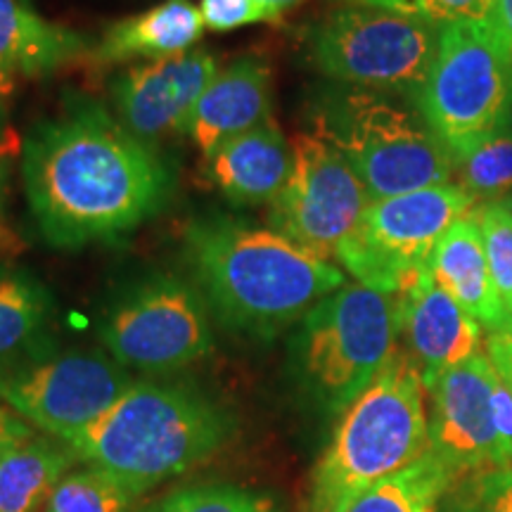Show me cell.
Masks as SVG:
<instances>
[{
	"instance_id": "6da1fadb",
	"label": "cell",
	"mask_w": 512,
	"mask_h": 512,
	"mask_svg": "<svg viewBox=\"0 0 512 512\" xmlns=\"http://www.w3.org/2000/svg\"><path fill=\"white\" fill-rule=\"evenodd\" d=\"M22 181L38 233L50 247L112 242L157 216L174 192V169L105 105L67 95L22 145Z\"/></svg>"
},
{
	"instance_id": "7a4b0ae2",
	"label": "cell",
	"mask_w": 512,
	"mask_h": 512,
	"mask_svg": "<svg viewBox=\"0 0 512 512\" xmlns=\"http://www.w3.org/2000/svg\"><path fill=\"white\" fill-rule=\"evenodd\" d=\"M192 285L223 328L268 342L344 285V273L271 228L202 216L185 228Z\"/></svg>"
},
{
	"instance_id": "3957f363",
	"label": "cell",
	"mask_w": 512,
	"mask_h": 512,
	"mask_svg": "<svg viewBox=\"0 0 512 512\" xmlns=\"http://www.w3.org/2000/svg\"><path fill=\"white\" fill-rule=\"evenodd\" d=\"M235 432L233 415L185 382L140 380L69 448L143 491L207 463Z\"/></svg>"
},
{
	"instance_id": "277c9868",
	"label": "cell",
	"mask_w": 512,
	"mask_h": 512,
	"mask_svg": "<svg viewBox=\"0 0 512 512\" xmlns=\"http://www.w3.org/2000/svg\"><path fill=\"white\" fill-rule=\"evenodd\" d=\"M425 382L406 349L351 403L309 479L304 512H347L370 486L430 451Z\"/></svg>"
},
{
	"instance_id": "5b68a950",
	"label": "cell",
	"mask_w": 512,
	"mask_h": 512,
	"mask_svg": "<svg viewBox=\"0 0 512 512\" xmlns=\"http://www.w3.org/2000/svg\"><path fill=\"white\" fill-rule=\"evenodd\" d=\"M313 128L342 150L373 202L446 185L456 174L451 152L401 95L337 83L316 98Z\"/></svg>"
},
{
	"instance_id": "8992f818",
	"label": "cell",
	"mask_w": 512,
	"mask_h": 512,
	"mask_svg": "<svg viewBox=\"0 0 512 512\" xmlns=\"http://www.w3.org/2000/svg\"><path fill=\"white\" fill-rule=\"evenodd\" d=\"M399 297L342 285L299 320L290 354L304 394L339 415L368 389L399 349Z\"/></svg>"
},
{
	"instance_id": "52a82bcc",
	"label": "cell",
	"mask_w": 512,
	"mask_h": 512,
	"mask_svg": "<svg viewBox=\"0 0 512 512\" xmlns=\"http://www.w3.org/2000/svg\"><path fill=\"white\" fill-rule=\"evenodd\" d=\"M415 105L456 164L508 126L512 53L494 19L439 29L437 57Z\"/></svg>"
},
{
	"instance_id": "ba28073f",
	"label": "cell",
	"mask_w": 512,
	"mask_h": 512,
	"mask_svg": "<svg viewBox=\"0 0 512 512\" xmlns=\"http://www.w3.org/2000/svg\"><path fill=\"white\" fill-rule=\"evenodd\" d=\"M439 29L399 12L344 5L311 29L309 53L335 83L415 100L432 72Z\"/></svg>"
},
{
	"instance_id": "9c48e42d",
	"label": "cell",
	"mask_w": 512,
	"mask_h": 512,
	"mask_svg": "<svg viewBox=\"0 0 512 512\" xmlns=\"http://www.w3.org/2000/svg\"><path fill=\"white\" fill-rule=\"evenodd\" d=\"M475 207V200L453 183L373 202L339 245L335 259L356 283L401 294L430 271V259L446 230Z\"/></svg>"
},
{
	"instance_id": "30bf717a",
	"label": "cell",
	"mask_w": 512,
	"mask_h": 512,
	"mask_svg": "<svg viewBox=\"0 0 512 512\" xmlns=\"http://www.w3.org/2000/svg\"><path fill=\"white\" fill-rule=\"evenodd\" d=\"M100 339L119 366L147 375L176 373L214 349L200 290L169 273L126 285L100 320Z\"/></svg>"
},
{
	"instance_id": "8fae6325",
	"label": "cell",
	"mask_w": 512,
	"mask_h": 512,
	"mask_svg": "<svg viewBox=\"0 0 512 512\" xmlns=\"http://www.w3.org/2000/svg\"><path fill=\"white\" fill-rule=\"evenodd\" d=\"M373 200L335 143L311 128L292 143V171L268 207V228L330 261Z\"/></svg>"
},
{
	"instance_id": "7c38bea8",
	"label": "cell",
	"mask_w": 512,
	"mask_h": 512,
	"mask_svg": "<svg viewBox=\"0 0 512 512\" xmlns=\"http://www.w3.org/2000/svg\"><path fill=\"white\" fill-rule=\"evenodd\" d=\"M133 380L110 354L55 351L0 380V401L31 427L57 441H74L98 422Z\"/></svg>"
},
{
	"instance_id": "4fadbf2b",
	"label": "cell",
	"mask_w": 512,
	"mask_h": 512,
	"mask_svg": "<svg viewBox=\"0 0 512 512\" xmlns=\"http://www.w3.org/2000/svg\"><path fill=\"white\" fill-rule=\"evenodd\" d=\"M496 370L489 356L477 354L446 370L427 389L432 399L430 451L453 482L484 472L505 470L494 422Z\"/></svg>"
},
{
	"instance_id": "5bb4252c",
	"label": "cell",
	"mask_w": 512,
	"mask_h": 512,
	"mask_svg": "<svg viewBox=\"0 0 512 512\" xmlns=\"http://www.w3.org/2000/svg\"><path fill=\"white\" fill-rule=\"evenodd\" d=\"M219 72L209 50L145 62L126 69L110 81L112 112L133 136L155 145L169 133H183L192 107Z\"/></svg>"
},
{
	"instance_id": "9a60e30c",
	"label": "cell",
	"mask_w": 512,
	"mask_h": 512,
	"mask_svg": "<svg viewBox=\"0 0 512 512\" xmlns=\"http://www.w3.org/2000/svg\"><path fill=\"white\" fill-rule=\"evenodd\" d=\"M399 297L401 337L418 363L425 389L446 370L482 354V325L441 290L432 271L422 273Z\"/></svg>"
},
{
	"instance_id": "2e32d148",
	"label": "cell",
	"mask_w": 512,
	"mask_h": 512,
	"mask_svg": "<svg viewBox=\"0 0 512 512\" xmlns=\"http://www.w3.org/2000/svg\"><path fill=\"white\" fill-rule=\"evenodd\" d=\"M266 119H271V67L264 57L242 55L214 74L183 133L209 157Z\"/></svg>"
},
{
	"instance_id": "e0dca14e",
	"label": "cell",
	"mask_w": 512,
	"mask_h": 512,
	"mask_svg": "<svg viewBox=\"0 0 512 512\" xmlns=\"http://www.w3.org/2000/svg\"><path fill=\"white\" fill-rule=\"evenodd\" d=\"M216 190L235 207H264L285 188L292 171V145L273 117L223 143L207 157Z\"/></svg>"
},
{
	"instance_id": "ac0fdd59",
	"label": "cell",
	"mask_w": 512,
	"mask_h": 512,
	"mask_svg": "<svg viewBox=\"0 0 512 512\" xmlns=\"http://www.w3.org/2000/svg\"><path fill=\"white\" fill-rule=\"evenodd\" d=\"M55 351L53 294L27 268L0 264V380Z\"/></svg>"
},
{
	"instance_id": "d6986e66",
	"label": "cell",
	"mask_w": 512,
	"mask_h": 512,
	"mask_svg": "<svg viewBox=\"0 0 512 512\" xmlns=\"http://www.w3.org/2000/svg\"><path fill=\"white\" fill-rule=\"evenodd\" d=\"M204 19L190 0H162L138 15L110 24L91 55L95 64L110 67L138 60L157 62L188 53L204 34Z\"/></svg>"
},
{
	"instance_id": "ffe728a7",
	"label": "cell",
	"mask_w": 512,
	"mask_h": 512,
	"mask_svg": "<svg viewBox=\"0 0 512 512\" xmlns=\"http://www.w3.org/2000/svg\"><path fill=\"white\" fill-rule=\"evenodd\" d=\"M430 271L441 290L451 294L479 325L489 332L508 328L510 320L491 283L475 209L446 230L430 259Z\"/></svg>"
},
{
	"instance_id": "44dd1931",
	"label": "cell",
	"mask_w": 512,
	"mask_h": 512,
	"mask_svg": "<svg viewBox=\"0 0 512 512\" xmlns=\"http://www.w3.org/2000/svg\"><path fill=\"white\" fill-rule=\"evenodd\" d=\"M88 53L86 38L38 15L31 0H0V72L43 79Z\"/></svg>"
},
{
	"instance_id": "7402d4cb",
	"label": "cell",
	"mask_w": 512,
	"mask_h": 512,
	"mask_svg": "<svg viewBox=\"0 0 512 512\" xmlns=\"http://www.w3.org/2000/svg\"><path fill=\"white\" fill-rule=\"evenodd\" d=\"M79 458L64 441L31 437L0 453V512H46L60 479Z\"/></svg>"
},
{
	"instance_id": "603a6c76",
	"label": "cell",
	"mask_w": 512,
	"mask_h": 512,
	"mask_svg": "<svg viewBox=\"0 0 512 512\" xmlns=\"http://www.w3.org/2000/svg\"><path fill=\"white\" fill-rule=\"evenodd\" d=\"M451 484V472L427 451L406 470L370 486L347 512H439Z\"/></svg>"
},
{
	"instance_id": "cb8c5ba5",
	"label": "cell",
	"mask_w": 512,
	"mask_h": 512,
	"mask_svg": "<svg viewBox=\"0 0 512 512\" xmlns=\"http://www.w3.org/2000/svg\"><path fill=\"white\" fill-rule=\"evenodd\" d=\"M145 491L102 467L67 472L55 486L46 512H131Z\"/></svg>"
},
{
	"instance_id": "d4e9b609",
	"label": "cell",
	"mask_w": 512,
	"mask_h": 512,
	"mask_svg": "<svg viewBox=\"0 0 512 512\" xmlns=\"http://www.w3.org/2000/svg\"><path fill=\"white\" fill-rule=\"evenodd\" d=\"M460 188L475 204L501 202L512 195V131L508 126L472 147L456 164Z\"/></svg>"
},
{
	"instance_id": "484cf974",
	"label": "cell",
	"mask_w": 512,
	"mask_h": 512,
	"mask_svg": "<svg viewBox=\"0 0 512 512\" xmlns=\"http://www.w3.org/2000/svg\"><path fill=\"white\" fill-rule=\"evenodd\" d=\"M140 512H280L273 496L238 484H188L159 496Z\"/></svg>"
},
{
	"instance_id": "4316f807",
	"label": "cell",
	"mask_w": 512,
	"mask_h": 512,
	"mask_svg": "<svg viewBox=\"0 0 512 512\" xmlns=\"http://www.w3.org/2000/svg\"><path fill=\"white\" fill-rule=\"evenodd\" d=\"M475 216L482 230L491 283L512 323V216L498 202L479 204Z\"/></svg>"
},
{
	"instance_id": "83f0119b",
	"label": "cell",
	"mask_w": 512,
	"mask_h": 512,
	"mask_svg": "<svg viewBox=\"0 0 512 512\" xmlns=\"http://www.w3.org/2000/svg\"><path fill=\"white\" fill-rule=\"evenodd\" d=\"M344 3L399 12L406 17L425 19L437 27H446L453 22H472V19H489L494 15V5L489 0H344Z\"/></svg>"
},
{
	"instance_id": "f1b7e54d",
	"label": "cell",
	"mask_w": 512,
	"mask_h": 512,
	"mask_svg": "<svg viewBox=\"0 0 512 512\" xmlns=\"http://www.w3.org/2000/svg\"><path fill=\"white\" fill-rule=\"evenodd\" d=\"M200 12L204 27L216 34H228L249 24H275L283 17V12L268 0H200Z\"/></svg>"
},
{
	"instance_id": "f546056e",
	"label": "cell",
	"mask_w": 512,
	"mask_h": 512,
	"mask_svg": "<svg viewBox=\"0 0 512 512\" xmlns=\"http://www.w3.org/2000/svg\"><path fill=\"white\" fill-rule=\"evenodd\" d=\"M17 152V140H10L8 145L0 147V247L12 245V233L5 223V204H8V192H10V174H12V159Z\"/></svg>"
},
{
	"instance_id": "4dcf8cb0",
	"label": "cell",
	"mask_w": 512,
	"mask_h": 512,
	"mask_svg": "<svg viewBox=\"0 0 512 512\" xmlns=\"http://www.w3.org/2000/svg\"><path fill=\"white\" fill-rule=\"evenodd\" d=\"M31 437H36L34 427H31L27 420L19 418L15 411H10L5 403H0V453H3L5 448L22 444V441H27Z\"/></svg>"
},
{
	"instance_id": "1f68e13d",
	"label": "cell",
	"mask_w": 512,
	"mask_h": 512,
	"mask_svg": "<svg viewBox=\"0 0 512 512\" xmlns=\"http://www.w3.org/2000/svg\"><path fill=\"white\" fill-rule=\"evenodd\" d=\"M491 19L496 22V27L501 29L505 41H508L510 53H512V0H496L494 15Z\"/></svg>"
},
{
	"instance_id": "d6a6232c",
	"label": "cell",
	"mask_w": 512,
	"mask_h": 512,
	"mask_svg": "<svg viewBox=\"0 0 512 512\" xmlns=\"http://www.w3.org/2000/svg\"><path fill=\"white\" fill-rule=\"evenodd\" d=\"M15 88H17L15 76L0 72V102H3V105H8V100L15 95Z\"/></svg>"
},
{
	"instance_id": "836d02e7",
	"label": "cell",
	"mask_w": 512,
	"mask_h": 512,
	"mask_svg": "<svg viewBox=\"0 0 512 512\" xmlns=\"http://www.w3.org/2000/svg\"><path fill=\"white\" fill-rule=\"evenodd\" d=\"M10 140H15V133H12L8 126V105L0 102V147L8 145Z\"/></svg>"
},
{
	"instance_id": "e575fe53",
	"label": "cell",
	"mask_w": 512,
	"mask_h": 512,
	"mask_svg": "<svg viewBox=\"0 0 512 512\" xmlns=\"http://www.w3.org/2000/svg\"><path fill=\"white\" fill-rule=\"evenodd\" d=\"M268 3H271L273 8H278L285 15L287 10H292V8H297V5H302L304 0H268Z\"/></svg>"
},
{
	"instance_id": "d590c367",
	"label": "cell",
	"mask_w": 512,
	"mask_h": 512,
	"mask_svg": "<svg viewBox=\"0 0 512 512\" xmlns=\"http://www.w3.org/2000/svg\"><path fill=\"white\" fill-rule=\"evenodd\" d=\"M498 204H503V207L508 209V214L512 216V195H508V197H505V200H501Z\"/></svg>"
},
{
	"instance_id": "8d00e7d4",
	"label": "cell",
	"mask_w": 512,
	"mask_h": 512,
	"mask_svg": "<svg viewBox=\"0 0 512 512\" xmlns=\"http://www.w3.org/2000/svg\"><path fill=\"white\" fill-rule=\"evenodd\" d=\"M508 128L512 131V112H510V119H508Z\"/></svg>"
},
{
	"instance_id": "74e56055",
	"label": "cell",
	"mask_w": 512,
	"mask_h": 512,
	"mask_svg": "<svg viewBox=\"0 0 512 512\" xmlns=\"http://www.w3.org/2000/svg\"><path fill=\"white\" fill-rule=\"evenodd\" d=\"M489 3H491V5H496V0H489Z\"/></svg>"
},
{
	"instance_id": "f35d334b",
	"label": "cell",
	"mask_w": 512,
	"mask_h": 512,
	"mask_svg": "<svg viewBox=\"0 0 512 512\" xmlns=\"http://www.w3.org/2000/svg\"><path fill=\"white\" fill-rule=\"evenodd\" d=\"M508 330H510V332H512V323H510V325H508Z\"/></svg>"
}]
</instances>
